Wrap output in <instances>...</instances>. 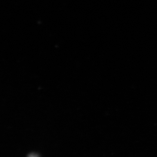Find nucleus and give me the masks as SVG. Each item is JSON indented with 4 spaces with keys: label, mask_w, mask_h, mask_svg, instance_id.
I'll list each match as a JSON object with an SVG mask.
<instances>
[{
    "label": "nucleus",
    "mask_w": 157,
    "mask_h": 157,
    "mask_svg": "<svg viewBox=\"0 0 157 157\" xmlns=\"http://www.w3.org/2000/svg\"><path fill=\"white\" fill-rule=\"evenodd\" d=\"M29 157H38V156L36 155L35 154H31L29 155Z\"/></svg>",
    "instance_id": "nucleus-1"
}]
</instances>
